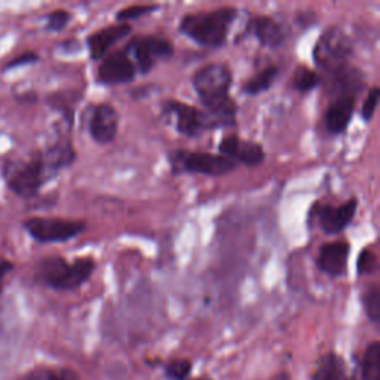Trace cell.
Segmentation results:
<instances>
[{
  "mask_svg": "<svg viewBox=\"0 0 380 380\" xmlns=\"http://www.w3.org/2000/svg\"><path fill=\"white\" fill-rule=\"evenodd\" d=\"M133 60L137 72L147 74L159 60H168L174 54V45L159 36H137L123 48Z\"/></svg>",
  "mask_w": 380,
  "mask_h": 380,
  "instance_id": "8",
  "label": "cell"
},
{
  "mask_svg": "<svg viewBox=\"0 0 380 380\" xmlns=\"http://www.w3.org/2000/svg\"><path fill=\"white\" fill-rule=\"evenodd\" d=\"M37 60H39V57H37V54L34 53H25L17 58L12 60L11 62H8L6 65V70H11V69H15V67H21V66H25V65H33V62H36Z\"/></svg>",
  "mask_w": 380,
  "mask_h": 380,
  "instance_id": "30",
  "label": "cell"
},
{
  "mask_svg": "<svg viewBox=\"0 0 380 380\" xmlns=\"http://www.w3.org/2000/svg\"><path fill=\"white\" fill-rule=\"evenodd\" d=\"M131 33V25L128 24H113L109 27L101 29L88 37V49L94 61H101L107 54L111 46H115L123 37Z\"/></svg>",
  "mask_w": 380,
  "mask_h": 380,
  "instance_id": "15",
  "label": "cell"
},
{
  "mask_svg": "<svg viewBox=\"0 0 380 380\" xmlns=\"http://www.w3.org/2000/svg\"><path fill=\"white\" fill-rule=\"evenodd\" d=\"M168 161L174 174H202L210 177L226 175L235 171L238 165L223 155L190 150H172L168 155Z\"/></svg>",
  "mask_w": 380,
  "mask_h": 380,
  "instance_id": "4",
  "label": "cell"
},
{
  "mask_svg": "<svg viewBox=\"0 0 380 380\" xmlns=\"http://www.w3.org/2000/svg\"><path fill=\"white\" fill-rule=\"evenodd\" d=\"M192 367V361L189 360H172L165 365L163 372L171 380H189Z\"/></svg>",
  "mask_w": 380,
  "mask_h": 380,
  "instance_id": "25",
  "label": "cell"
},
{
  "mask_svg": "<svg viewBox=\"0 0 380 380\" xmlns=\"http://www.w3.org/2000/svg\"><path fill=\"white\" fill-rule=\"evenodd\" d=\"M377 269V256L376 252L372 251L370 248H364L360 256H358V262H357V271L360 273V276H367L374 273Z\"/></svg>",
  "mask_w": 380,
  "mask_h": 380,
  "instance_id": "27",
  "label": "cell"
},
{
  "mask_svg": "<svg viewBox=\"0 0 380 380\" xmlns=\"http://www.w3.org/2000/svg\"><path fill=\"white\" fill-rule=\"evenodd\" d=\"M351 252V245L345 240H334V243L324 244L320 248L318 259V268L330 276H341L346 272L348 259Z\"/></svg>",
  "mask_w": 380,
  "mask_h": 380,
  "instance_id": "14",
  "label": "cell"
},
{
  "mask_svg": "<svg viewBox=\"0 0 380 380\" xmlns=\"http://www.w3.org/2000/svg\"><path fill=\"white\" fill-rule=\"evenodd\" d=\"M361 380H380V344L373 341L367 346L362 364H361Z\"/></svg>",
  "mask_w": 380,
  "mask_h": 380,
  "instance_id": "21",
  "label": "cell"
},
{
  "mask_svg": "<svg viewBox=\"0 0 380 380\" xmlns=\"http://www.w3.org/2000/svg\"><path fill=\"white\" fill-rule=\"evenodd\" d=\"M272 380H290V374L288 373H280V374H276Z\"/></svg>",
  "mask_w": 380,
  "mask_h": 380,
  "instance_id": "32",
  "label": "cell"
},
{
  "mask_svg": "<svg viewBox=\"0 0 380 380\" xmlns=\"http://www.w3.org/2000/svg\"><path fill=\"white\" fill-rule=\"evenodd\" d=\"M14 269V264H12L11 262L8 260H4L2 263H0V293H2V290H4V281H5V278L6 275Z\"/></svg>",
  "mask_w": 380,
  "mask_h": 380,
  "instance_id": "31",
  "label": "cell"
},
{
  "mask_svg": "<svg viewBox=\"0 0 380 380\" xmlns=\"http://www.w3.org/2000/svg\"><path fill=\"white\" fill-rule=\"evenodd\" d=\"M162 110L168 116L174 118L177 131L186 137H195L202 131L217 128V126H229L223 119L211 115V113L202 111L177 100H170L163 103Z\"/></svg>",
  "mask_w": 380,
  "mask_h": 380,
  "instance_id": "7",
  "label": "cell"
},
{
  "mask_svg": "<svg viewBox=\"0 0 380 380\" xmlns=\"http://www.w3.org/2000/svg\"><path fill=\"white\" fill-rule=\"evenodd\" d=\"M320 85V76L308 67H299L294 73L293 86L300 93H309Z\"/></svg>",
  "mask_w": 380,
  "mask_h": 380,
  "instance_id": "23",
  "label": "cell"
},
{
  "mask_svg": "<svg viewBox=\"0 0 380 380\" xmlns=\"http://www.w3.org/2000/svg\"><path fill=\"white\" fill-rule=\"evenodd\" d=\"M312 380H349L345 361L334 352L325 353L320 358Z\"/></svg>",
  "mask_w": 380,
  "mask_h": 380,
  "instance_id": "19",
  "label": "cell"
},
{
  "mask_svg": "<svg viewBox=\"0 0 380 380\" xmlns=\"http://www.w3.org/2000/svg\"><path fill=\"white\" fill-rule=\"evenodd\" d=\"M250 33L257 37V41L271 49L280 48L284 42L287 33L280 22L271 17H256L248 22Z\"/></svg>",
  "mask_w": 380,
  "mask_h": 380,
  "instance_id": "17",
  "label": "cell"
},
{
  "mask_svg": "<svg viewBox=\"0 0 380 380\" xmlns=\"http://www.w3.org/2000/svg\"><path fill=\"white\" fill-rule=\"evenodd\" d=\"M24 229L37 243H66L85 231V223L65 219L32 217L24 222Z\"/></svg>",
  "mask_w": 380,
  "mask_h": 380,
  "instance_id": "9",
  "label": "cell"
},
{
  "mask_svg": "<svg viewBox=\"0 0 380 380\" xmlns=\"http://www.w3.org/2000/svg\"><path fill=\"white\" fill-rule=\"evenodd\" d=\"M27 380H79V379L74 373L67 370L37 369L29 374Z\"/></svg>",
  "mask_w": 380,
  "mask_h": 380,
  "instance_id": "26",
  "label": "cell"
},
{
  "mask_svg": "<svg viewBox=\"0 0 380 380\" xmlns=\"http://www.w3.org/2000/svg\"><path fill=\"white\" fill-rule=\"evenodd\" d=\"M137 69L123 49L107 54L98 67V81L104 85H123L135 79Z\"/></svg>",
  "mask_w": 380,
  "mask_h": 380,
  "instance_id": "10",
  "label": "cell"
},
{
  "mask_svg": "<svg viewBox=\"0 0 380 380\" xmlns=\"http://www.w3.org/2000/svg\"><path fill=\"white\" fill-rule=\"evenodd\" d=\"M352 54L349 37L340 27H330L324 32L313 49L315 65L330 76L345 70Z\"/></svg>",
  "mask_w": 380,
  "mask_h": 380,
  "instance_id": "5",
  "label": "cell"
},
{
  "mask_svg": "<svg viewBox=\"0 0 380 380\" xmlns=\"http://www.w3.org/2000/svg\"><path fill=\"white\" fill-rule=\"evenodd\" d=\"M278 73H280V69H278L276 66H268V67L262 69L259 73L252 76L251 79L247 81V83L244 86V91L248 95H259L260 93L268 91L269 88L273 85Z\"/></svg>",
  "mask_w": 380,
  "mask_h": 380,
  "instance_id": "20",
  "label": "cell"
},
{
  "mask_svg": "<svg viewBox=\"0 0 380 380\" xmlns=\"http://www.w3.org/2000/svg\"><path fill=\"white\" fill-rule=\"evenodd\" d=\"M377 103H379V88L374 86L373 90L369 93V95H367L364 104H362V109H361V115L365 122L372 121L374 111H376V107H377Z\"/></svg>",
  "mask_w": 380,
  "mask_h": 380,
  "instance_id": "29",
  "label": "cell"
},
{
  "mask_svg": "<svg viewBox=\"0 0 380 380\" xmlns=\"http://www.w3.org/2000/svg\"><path fill=\"white\" fill-rule=\"evenodd\" d=\"M70 18L72 17H70V14L67 11L58 9V11L50 12V14L46 18V29L49 32H61L62 29L66 27L67 22L70 21Z\"/></svg>",
  "mask_w": 380,
  "mask_h": 380,
  "instance_id": "28",
  "label": "cell"
},
{
  "mask_svg": "<svg viewBox=\"0 0 380 380\" xmlns=\"http://www.w3.org/2000/svg\"><path fill=\"white\" fill-rule=\"evenodd\" d=\"M190 380H211L210 377H196V379H190Z\"/></svg>",
  "mask_w": 380,
  "mask_h": 380,
  "instance_id": "33",
  "label": "cell"
},
{
  "mask_svg": "<svg viewBox=\"0 0 380 380\" xmlns=\"http://www.w3.org/2000/svg\"><path fill=\"white\" fill-rule=\"evenodd\" d=\"M119 116L115 107L110 104H98L94 107L90 119V134L98 144H109L118 134Z\"/></svg>",
  "mask_w": 380,
  "mask_h": 380,
  "instance_id": "13",
  "label": "cell"
},
{
  "mask_svg": "<svg viewBox=\"0 0 380 380\" xmlns=\"http://www.w3.org/2000/svg\"><path fill=\"white\" fill-rule=\"evenodd\" d=\"M94 269L95 262L90 257L76 259L73 263H67L61 257H50L42 262L39 275L48 287L70 291L79 288L90 280Z\"/></svg>",
  "mask_w": 380,
  "mask_h": 380,
  "instance_id": "3",
  "label": "cell"
},
{
  "mask_svg": "<svg viewBox=\"0 0 380 380\" xmlns=\"http://www.w3.org/2000/svg\"><path fill=\"white\" fill-rule=\"evenodd\" d=\"M192 83L208 113L227 125L235 123L238 107L231 97L232 72L224 62H210L201 67L194 74Z\"/></svg>",
  "mask_w": 380,
  "mask_h": 380,
  "instance_id": "1",
  "label": "cell"
},
{
  "mask_svg": "<svg viewBox=\"0 0 380 380\" xmlns=\"http://www.w3.org/2000/svg\"><path fill=\"white\" fill-rule=\"evenodd\" d=\"M362 306L365 311L367 318L373 324H379L380 321V290L377 284H373L367 288L362 294Z\"/></svg>",
  "mask_w": 380,
  "mask_h": 380,
  "instance_id": "22",
  "label": "cell"
},
{
  "mask_svg": "<svg viewBox=\"0 0 380 380\" xmlns=\"http://www.w3.org/2000/svg\"><path fill=\"white\" fill-rule=\"evenodd\" d=\"M219 150L220 155L247 167H257L264 161V150L259 143L243 140L235 134L226 135L219 144Z\"/></svg>",
  "mask_w": 380,
  "mask_h": 380,
  "instance_id": "12",
  "label": "cell"
},
{
  "mask_svg": "<svg viewBox=\"0 0 380 380\" xmlns=\"http://www.w3.org/2000/svg\"><path fill=\"white\" fill-rule=\"evenodd\" d=\"M158 9H159L158 5H134V6H128V8H123V9H121L118 12L116 20L121 24H125L126 21L137 20V18L146 17L149 14H154V12L158 11Z\"/></svg>",
  "mask_w": 380,
  "mask_h": 380,
  "instance_id": "24",
  "label": "cell"
},
{
  "mask_svg": "<svg viewBox=\"0 0 380 380\" xmlns=\"http://www.w3.org/2000/svg\"><path fill=\"white\" fill-rule=\"evenodd\" d=\"M355 111V97L339 95L325 113V126L332 134L345 133Z\"/></svg>",
  "mask_w": 380,
  "mask_h": 380,
  "instance_id": "16",
  "label": "cell"
},
{
  "mask_svg": "<svg viewBox=\"0 0 380 380\" xmlns=\"http://www.w3.org/2000/svg\"><path fill=\"white\" fill-rule=\"evenodd\" d=\"M76 151L69 142H58L50 146L45 154H42V159L48 172L50 175L57 174L61 168H66L74 162Z\"/></svg>",
  "mask_w": 380,
  "mask_h": 380,
  "instance_id": "18",
  "label": "cell"
},
{
  "mask_svg": "<svg viewBox=\"0 0 380 380\" xmlns=\"http://www.w3.org/2000/svg\"><path fill=\"white\" fill-rule=\"evenodd\" d=\"M238 11L224 6L208 12H195L183 17L180 30L201 46L219 48L224 45Z\"/></svg>",
  "mask_w": 380,
  "mask_h": 380,
  "instance_id": "2",
  "label": "cell"
},
{
  "mask_svg": "<svg viewBox=\"0 0 380 380\" xmlns=\"http://www.w3.org/2000/svg\"><path fill=\"white\" fill-rule=\"evenodd\" d=\"M5 177L12 192L20 198L29 199L39 192V189L53 175L48 172L42 155H37L29 162L18 163L15 167L8 165L5 168Z\"/></svg>",
  "mask_w": 380,
  "mask_h": 380,
  "instance_id": "6",
  "label": "cell"
},
{
  "mask_svg": "<svg viewBox=\"0 0 380 380\" xmlns=\"http://www.w3.org/2000/svg\"><path fill=\"white\" fill-rule=\"evenodd\" d=\"M357 208L358 201L351 199L337 207L316 205L311 214L318 219L320 227L327 235H336L349 226V223L355 217Z\"/></svg>",
  "mask_w": 380,
  "mask_h": 380,
  "instance_id": "11",
  "label": "cell"
}]
</instances>
